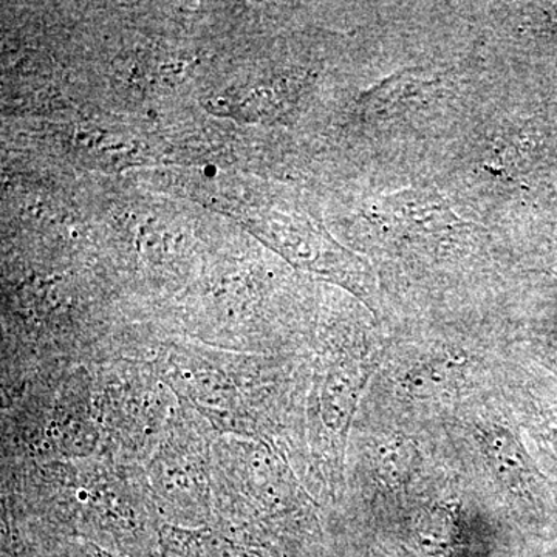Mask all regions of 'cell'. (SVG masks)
<instances>
[{"label": "cell", "mask_w": 557, "mask_h": 557, "mask_svg": "<svg viewBox=\"0 0 557 557\" xmlns=\"http://www.w3.org/2000/svg\"><path fill=\"white\" fill-rule=\"evenodd\" d=\"M172 417L166 434L146 468L150 496L164 523L209 527L215 520L212 449L208 429L185 403Z\"/></svg>", "instance_id": "6da1fadb"}, {"label": "cell", "mask_w": 557, "mask_h": 557, "mask_svg": "<svg viewBox=\"0 0 557 557\" xmlns=\"http://www.w3.org/2000/svg\"><path fill=\"white\" fill-rule=\"evenodd\" d=\"M98 403V420L119 450L129 456L156 453L177 408L161 379H109Z\"/></svg>", "instance_id": "7a4b0ae2"}, {"label": "cell", "mask_w": 557, "mask_h": 557, "mask_svg": "<svg viewBox=\"0 0 557 557\" xmlns=\"http://www.w3.org/2000/svg\"><path fill=\"white\" fill-rule=\"evenodd\" d=\"M380 218L405 236L424 239H437L468 226L438 194L429 190H403L386 197L381 200Z\"/></svg>", "instance_id": "3957f363"}, {"label": "cell", "mask_w": 557, "mask_h": 557, "mask_svg": "<svg viewBox=\"0 0 557 557\" xmlns=\"http://www.w3.org/2000/svg\"><path fill=\"white\" fill-rule=\"evenodd\" d=\"M2 557H36L30 549L25 547L20 539L7 534L3 537Z\"/></svg>", "instance_id": "277c9868"}]
</instances>
